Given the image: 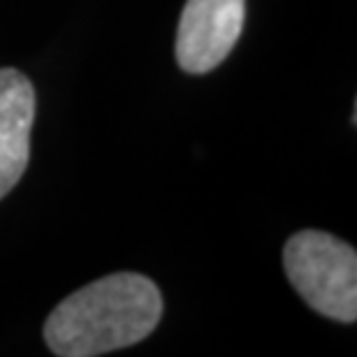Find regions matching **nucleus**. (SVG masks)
I'll list each match as a JSON object with an SVG mask.
<instances>
[{
  "label": "nucleus",
  "mask_w": 357,
  "mask_h": 357,
  "mask_svg": "<svg viewBox=\"0 0 357 357\" xmlns=\"http://www.w3.org/2000/svg\"><path fill=\"white\" fill-rule=\"evenodd\" d=\"M35 89L26 75L0 68V199L24 176L31 158Z\"/></svg>",
  "instance_id": "20e7f679"
},
{
  "label": "nucleus",
  "mask_w": 357,
  "mask_h": 357,
  "mask_svg": "<svg viewBox=\"0 0 357 357\" xmlns=\"http://www.w3.org/2000/svg\"><path fill=\"white\" fill-rule=\"evenodd\" d=\"M246 0H185L176 31V63L190 75L218 68L237 45Z\"/></svg>",
  "instance_id": "7ed1b4c3"
},
{
  "label": "nucleus",
  "mask_w": 357,
  "mask_h": 357,
  "mask_svg": "<svg viewBox=\"0 0 357 357\" xmlns=\"http://www.w3.org/2000/svg\"><path fill=\"white\" fill-rule=\"evenodd\" d=\"M288 281L304 302L339 323L357 320V253L330 232L292 234L283 251Z\"/></svg>",
  "instance_id": "f03ea898"
},
{
  "label": "nucleus",
  "mask_w": 357,
  "mask_h": 357,
  "mask_svg": "<svg viewBox=\"0 0 357 357\" xmlns=\"http://www.w3.org/2000/svg\"><path fill=\"white\" fill-rule=\"evenodd\" d=\"M160 316L158 285L135 271H119L63 299L49 313L45 341L54 355L96 357L139 344Z\"/></svg>",
  "instance_id": "f257e3e1"
}]
</instances>
